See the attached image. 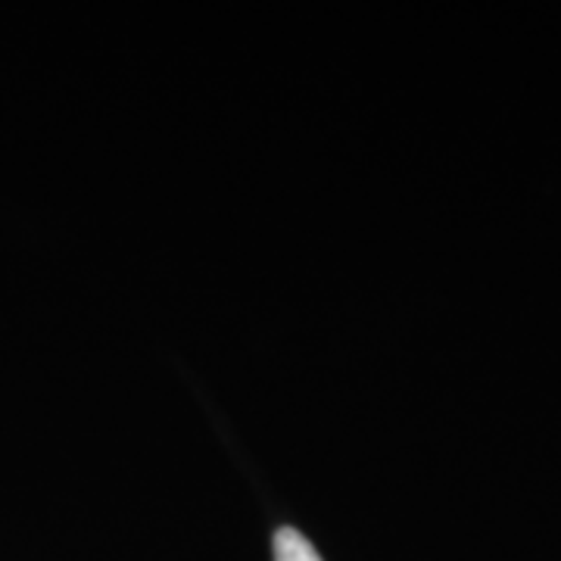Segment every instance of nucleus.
Instances as JSON below:
<instances>
[{
	"instance_id": "f257e3e1",
	"label": "nucleus",
	"mask_w": 561,
	"mask_h": 561,
	"mask_svg": "<svg viewBox=\"0 0 561 561\" xmlns=\"http://www.w3.org/2000/svg\"><path fill=\"white\" fill-rule=\"evenodd\" d=\"M275 561H321V556L300 530L280 527L275 534Z\"/></svg>"
}]
</instances>
